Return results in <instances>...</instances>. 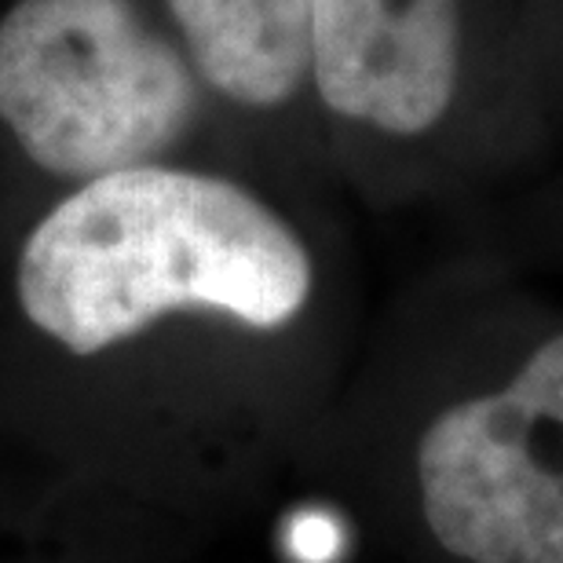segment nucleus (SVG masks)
Masks as SVG:
<instances>
[{"label":"nucleus","instance_id":"nucleus-4","mask_svg":"<svg viewBox=\"0 0 563 563\" xmlns=\"http://www.w3.org/2000/svg\"><path fill=\"white\" fill-rule=\"evenodd\" d=\"M424 520L468 563H563V325L498 388L450 402L418 446Z\"/></svg>","mask_w":563,"mask_h":563},{"label":"nucleus","instance_id":"nucleus-2","mask_svg":"<svg viewBox=\"0 0 563 563\" xmlns=\"http://www.w3.org/2000/svg\"><path fill=\"white\" fill-rule=\"evenodd\" d=\"M322 118L413 165H476L549 136L523 0H311Z\"/></svg>","mask_w":563,"mask_h":563},{"label":"nucleus","instance_id":"nucleus-6","mask_svg":"<svg viewBox=\"0 0 563 563\" xmlns=\"http://www.w3.org/2000/svg\"><path fill=\"white\" fill-rule=\"evenodd\" d=\"M527 48L549 132L563 129V0H523Z\"/></svg>","mask_w":563,"mask_h":563},{"label":"nucleus","instance_id":"nucleus-5","mask_svg":"<svg viewBox=\"0 0 563 563\" xmlns=\"http://www.w3.org/2000/svg\"><path fill=\"white\" fill-rule=\"evenodd\" d=\"M201 88L272 118L311 99V0H168Z\"/></svg>","mask_w":563,"mask_h":563},{"label":"nucleus","instance_id":"nucleus-3","mask_svg":"<svg viewBox=\"0 0 563 563\" xmlns=\"http://www.w3.org/2000/svg\"><path fill=\"white\" fill-rule=\"evenodd\" d=\"M201 107L184 48L132 0H19L0 22V121L44 173L154 165Z\"/></svg>","mask_w":563,"mask_h":563},{"label":"nucleus","instance_id":"nucleus-1","mask_svg":"<svg viewBox=\"0 0 563 563\" xmlns=\"http://www.w3.org/2000/svg\"><path fill=\"white\" fill-rule=\"evenodd\" d=\"M311 292V253L278 209L231 176L157 162L88 179L19 256L22 311L74 355L173 311L275 333L300 319Z\"/></svg>","mask_w":563,"mask_h":563}]
</instances>
